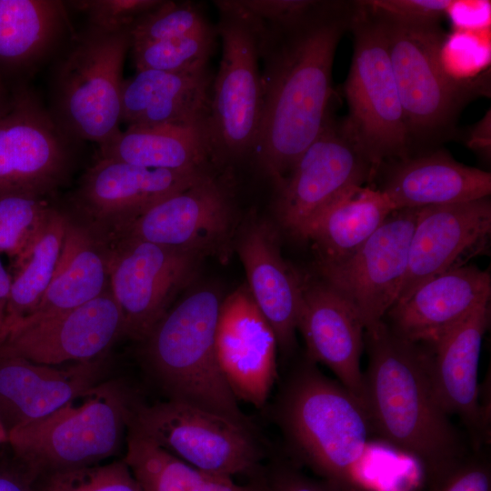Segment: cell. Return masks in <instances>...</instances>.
<instances>
[{
    "instance_id": "6da1fadb",
    "label": "cell",
    "mask_w": 491,
    "mask_h": 491,
    "mask_svg": "<svg viewBox=\"0 0 491 491\" xmlns=\"http://www.w3.org/2000/svg\"><path fill=\"white\" fill-rule=\"evenodd\" d=\"M356 7V1H317L289 24L258 19L263 104L250 158L275 187L316 138L334 106V59Z\"/></svg>"
},
{
    "instance_id": "7a4b0ae2",
    "label": "cell",
    "mask_w": 491,
    "mask_h": 491,
    "mask_svg": "<svg viewBox=\"0 0 491 491\" xmlns=\"http://www.w3.org/2000/svg\"><path fill=\"white\" fill-rule=\"evenodd\" d=\"M364 349L363 406L371 435L416 460L422 482L436 480L472 449L433 394L422 346L383 320L365 329Z\"/></svg>"
},
{
    "instance_id": "3957f363",
    "label": "cell",
    "mask_w": 491,
    "mask_h": 491,
    "mask_svg": "<svg viewBox=\"0 0 491 491\" xmlns=\"http://www.w3.org/2000/svg\"><path fill=\"white\" fill-rule=\"evenodd\" d=\"M276 421L295 464L340 491H368L361 464L371 435L360 401L307 358L287 376Z\"/></svg>"
},
{
    "instance_id": "277c9868",
    "label": "cell",
    "mask_w": 491,
    "mask_h": 491,
    "mask_svg": "<svg viewBox=\"0 0 491 491\" xmlns=\"http://www.w3.org/2000/svg\"><path fill=\"white\" fill-rule=\"evenodd\" d=\"M375 13L386 37L410 155L438 148L458 136L461 112L487 91V81L458 78L446 69V35L440 22L406 23Z\"/></svg>"
},
{
    "instance_id": "5b68a950",
    "label": "cell",
    "mask_w": 491,
    "mask_h": 491,
    "mask_svg": "<svg viewBox=\"0 0 491 491\" xmlns=\"http://www.w3.org/2000/svg\"><path fill=\"white\" fill-rule=\"evenodd\" d=\"M223 298L200 287L170 307L141 341L145 366L167 399L250 424L218 364L215 335Z\"/></svg>"
},
{
    "instance_id": "8992f818",
    "label": "cell",
    "mask_w": 491,
    "mask_h": 491,
    "mask_svg": "<svg viewBox=\"0 0 491 491\" xmlns=\"http://www.w3.org/2000/svg\"><path fill=\"white\" fill-rule=\"evenodd\" d=\"M133 407L124 385L105 379L50 415L10 430L7 445L34 477L101 464L121 450Z\"/></svg>"
},
{
    "instance_id": "52a82bcc",
    "label": "cell",
    "mask_w": 491,
    "mask_h": 491,
    "mask_svg": "<svg viewBox=\"0 0 491 491\" xmlns=\"http://www.w3.org/2000/svg\"><path fill=\"white\" fill-rule=\"evenodd\" d=\"M131 47L128 30L87 25L73 34L52 81V115L73 138L99 147L121 131L122 77Z\"/></svg>"
},
{
    "instance_id": "ba28073f",
    "label": "cell",
    "mask_w": 491,
    "mask_h": 491,
    "mask_svg": "<svg viewBox=\"0 0 491 491\" xmlns=\"http://www.w3.org/2000/svg\"><path fill=\"white\" fill-rule=\"evenodd\" d=\"M222 53L208 132L216 165L250 158L262 113L259 20L239 0L215 1Z\"/></svg>"
},
{
    "instance_id": "9c48e42d",
    "label": "cell",
    "mask_w": 491,
    "mask_h": 491,
    "mask_svg": "<svg viewBox=\"0 0 491 491\" xmlns=\"http://www.w3.org/2000/svg\"><path fill=\"white\" fill-rule=\"evenodd\" d=\"M356 2L349 28L353 55L344 85L348 115L344 119L377 172L389 161L410 156V147L382 22L363 0Z\"/></svg>"
},
{
    "instance_id": "30bf717a",
    "label": "cell",
    "mask_w": 491,
    "mask_h": 491,
    "mask_svg": "<svg viewBox=\"0 0 491 491\" xmlns=\"http://www.w3.org/2000/svg\"><path fill=\"white\" fill-rule=\"evenodd\" d=\"M129 426L200 471L231 478L259 474L264 451L253 425L166 399L134 405Z\"/></svg>"
},
{
    "instance_id": "8fae6325",
    "label": "cell",
    "mask_w": 491,
    "mask_h": 491,
    "mask_svg": "<svg viewBox=\"0 0 491 491\" xmlns=\"http://www.w3.org/2000/svg\"><path fill=\"white\" fill-rule=\"evenodd\" d=\"M235 230L231 187L212 170L153 205L132 221L107 232L221 259L227 257Z\"/></svg>"
},
{
    "instance_id": "7c38bea8",
    "label": "cell",
    "mask_w": 491,
    "mask_h": 491,
    "mask_svg": "<svg viewBox=\"0 0 491 491\" xmlns=\"http://www.w3.org/2000/svg\"><path fill=\"white\" fill-rule=\"evenodd\" d=\"M76 142L32 91L16 87L0 116V197L51 193L67 177Z\"/></svg>"
},
{
    "instance_id": "4fadbf2b",
    "label": "cell",
    "mask_w": 491,
    "mask_h": 491,
    "mask_svg": "<svg viewBox=\"0 0 491 491\" xmlns=\"http://www.w3.org/2000/svg\"><path fill=\"white\" fill-rule=\"evenodd\" d=\"M376 170L334 106L322 130L276 188L275 212L296 239L310 221L336 195L352 185L373 181Z\"/></svg>"
},
{
    "instance_id": "5bb4252c",
    "label": "cell",
    "mask_w": 491,
    "mask_h": 491,
    "mask_svg": "<svg viewBox=\"0 0 491 491\" xmlns=\"http://www.w3.org/2000/svg\"><path fill=\"white\" fill-rule=\"evenodd\" d=\"M109 288L125 336L143 341L195 278L202 256L131 238H108Z\"/></svg>"
},
{
    "instance_id": "9a60e30c",
    "label": "cell",
    "mask_w": 491,
    "mask_h": 491,
    "mask_svg": "<svg viewBox=\"0 0 491 491\" xmlns=\"http://www.w3.org/2000/svg\"><path fill=\"white\" fill-rule=\"evenodd\" d=\"M418 209L394 210L350 257L317 264L322 279L352 305L365 329L383 321L397 300Z\"/></svg>"
},
{
    "instance_id": "2e32d148",
    "label": "cell",
    "mask_w": 491,
    "mask_h": 491,
    "mask_svg": "<svg viewBox=\"0 0 491 491\" xmlns=\"http://www.w3.org/2000/svg\"><path fill=\"white\" fill-rule=\"evenodd\" d=\"M489 323L487 303L436 342L420 345L437 403L450 417L459 419L475 451L487 447L490 443V417L481 402L478 383L481 345Z\"/></svg>"
},
{
    "instance_id": "e0dca14e",
    "label": "cell",
    "mask_w": 491,
    "mask_h": 491,
    "mask_svg": "<svg viewBox=\"0 0 491 491\" xmlns=\"http://www.w3.org/2000/svg\"><path fill=\"white\" fill-rule=\"evenodd\" d=\"M125 336L122 313L108 288L74 309L14 326L0 340V353L60 366L91 361Z\"/></svg>"
},
{
    "instance_id": "ac0fdd59",
    "label": "cell",
    "mask_w": 491,
    "mask_h": 491,
    "mask_svg": "<svg viewBox=\"0 0 491 491\" xmlns=\"http://www.w3.org/2000/svg\"><path fill=\"white\" fill-rule=\"evenodd\" d=\"M215 346L220 369L237 400L263 407L277 378L278 345L246 286L223 298Z\"/></svg>"
},
{
    "instance_id": "d6986e66",
    "label": "cell",
    "mask_w": 491,
    "mask_h": 491,
    "mask_svg": "<svg viewBox=\"0 0 491 491\" xmlns=\"http://www.w3.org/2000/svg\"><path fill=\"white\" fill-rule=\"evenodd\" d=\"M490 233V196L419 208L396 304L426 281L466 265L486 245Z\"/></svg>"
},
{
    "instance_id": "ffe728a7",
    "label": "cell",
    "mask_w": 491,
    "mask_h": 491,
    "mask_svg": "<svg viewBox=\"0 0 491 491\" xmlns=\"http://www.w3.org/2000/svg\"><path fill=\"white\" fill-rule=\"evenodd\" d=\"M211 170L146 168L98 156L81 179L75 203L107 233Z\"/></svg>"
},
{
    "instance_id": "44dd1931",
    "label": "cell",
    "mask_w": 491,
    "mask_h": 491,
    "mask_svg": "<svg viewBox=\"0 0 491 491\" xmlns=\"http://www.w3.org/2000/svg\"><path fill=\"white\" fill-rule=\"evenodd\" d=\"M297 330L306 343V358L328 367L363 405L365 326L352 305L323 279H302Z\"/></svg>"
},
{
    "instance_id": "7402d4cb",
    "label": "cell",
    "mask_w": 491,
    "mask_h": 491,
    "mask_svg": "<svg viewBox=\"0 0 491 491\" xmlns=\"http://www.w3.org/2000/svg\"><path fill=\"white\" fill-rule=\"evenodd\" d=\"M490 296L489 272L464 265L418 286L390 308L384 321L405 340L428 345L489 303Z\"/></svg>"
},
{
    "instance_id": "603a6c76",
    "label": "cell",
    "mask_w": 491,
    "mask_h": 491,
    "mask_svg": "<svg viewBox=\"0 0 491 491\" xmlns=\"http://www.w3.org/2000/svg\"><path fill=\"white\" fill-rule=\"evenodd\" d=\"M105 356L60 366L0 353V417L8 432L55 412L105 380Z\"/></svg>"
},
{
    "instance_id": "cb8c5ba5",
    "label": "cell",
    "mask_w": 491,
    "mask_h": 491,
    "mask_svg": "<svg viewBox=\"0 0 491 491\" xmlns=\"http://www.w3.org/2000/svg\"><path fill=\"white\" fill-rule=\"evenodd\" d=\"M279 245L273 225L255 216L245 222L235 241L246 287L273 328L278 348L290 354L296 346L302 278L284 259Z\"/></svg>"
},
{
    "instance_id": "d4e9b609",
    "label": "cell",
    "mask_w": 491,
    "mask_h": 491,
    "mask_svg": "<svg viewBox=\"0 0 491 491\" xmlns=\"http://www.w3.org/2000/svg\"><path fill=\"white\" fill-rule=\"evenodd\" d=\"M395 209L449 205L490 196L491 174L436 148L382 165L376 175ZM375 177V178H376Z\"/></svg>"
},
{
    "instance_id": "484cf974",
    "label": "cell",
    "mask_w": 491,
    "mask_h": 491,
    "mask_svg": "<svg viewBox=\"0 0 491 491\" xmlns=\"http://www.w3.org/2000/svg\"><path fill=\"white\" fill-rule=\"evenodd\" d=\"M213 80L208 66L137 71L123 82L121 122L127 127L207 124Z\"/></svg>"
},
{
    "instance_id": "4316f807",
    "label": "cell",
    "mask_w": 491,
    "mask_h": 491,
    "mask_svg": "<svg viewBox=\"0 0 491 491\" xmlns=\"http://www.w3.org/2000/svg\"><path fill=\"white\" fill-rule=\"evenodd\" d=\"M70 29L65 2L0 0V80L6 85L32 73Z\"/></svg>"
},
{
    "instance_id": "83f0119b",
    "label": "cell",
    "mask_w": 491,
    "mask_h": 491,
    "mask_svg": "<svg viewBox=\"0 0 491 491\" xmlns=\"http://www.w3.org/2000/svg\"><path fill=\"white\" fill-rule=\"evenodd\" d=\"M394 210L376 186L352 185L310 221L300 240L314 245L317 264H338L358 250Z\"/></svg>"
},
{
    "instance_id": "f1b7e54d",
    "label": "cell",
    "mask_w": 491,
    "mask_h": 491,
    "mask_svg": "<svg viewBox=\"0 0 491 491\" xmlns=\"http://www.w3.org/2000/svg\"><path fill=\"white\" fill-rule=\"evenodd\" d=\"M97 237L68 220L53 277L36 307L17 325L69 311L109 288L107 246Z\"/></svg>"
},
{
    "instance_id": "f546056e",
    "label": "cell",
    "mask_w": 491,
    "mask_h": 491,
    "mask_svg": "<svg viewBox=\"0 0 491 491\" xmlns=\"http://www.w3.org/2000/svg\"><path fill=\"white\" fill-rule=\"evenodd\" d=\"M98 156L180 172L204 170L216 165L205 123L126 127L99 147Z\"/></svg>"
},
{
    "instance_id": "4dcf8cb0",
    "label": "cell",
    "mask_w": 491,
    "mask_h": 491,
    "mask_svg": "<svg viewBox=\"0 0 491 491\" xmlns=\"http://www.w3.org/2000/svg\"><path fill=\"white\" fill-rule=\"evenodd\" d=\"M69 218L50 207L26 249L14 259L15 274L0 340L38 305L55 270Z\"/></svg>"
},
{
    "instance_id": "1f68e13d",
    "label": "cell",
    "mask_w": 491,
    "mask_h": 491,
    "mask_svg": "<svg viewBox=\"0 0 491 491\" xmlns=\"http://www.w3.org/2000/svg\"><path fill=\"white\" fill-rule=\"evenodd\" d=\"M217 39L215 28L204 34L132 45L130 49L137 71L187 72L208 66Z\"/></svg>"
},
{
    "instance_id": "d6a6232c",
    "label": "cell",
    "mask_w": 491,
    "mask_h": 491,
    "mask_svg": "<svg viewBox=\"0 0 491 491\" xmlns=\"http://www.w3.org/2000/svg\"><path fill=\"white\" fill-rule=\"evenodd\" d=\"M200 5L165 1L140 16L129 29L131 46L215 30Z\"/></svg>"
},
{
    "instance_id": "836d02e7",
    "label": "cell",
    "mask_w": 491,
    "mask_h": 491,
    "mask_svg": "<svg viewBox=\"0 0 491 491\" xmlns=\"http://www.w3.org/2000/svg\"><path fill=\"white\" fill-rule=\"evenodd\" d=\"M34 491H143L122 460L37 476Z\"/></svg>"
},
{
    "instance_id": "e575fe53",
    "label": "cell",
    "mask_w": 491,
    "mask_h": 491,
    "mask_svg": "<svg viewBox=\"0 0 491 491\" xmlns=\"http://www.w3.org/2000/svg\"><path fill=\"white\" fill-rule=\"evenodd\" d=\"M49 208L41 198L0 197V253L17 258L36 235Z\"/></svg>"
},
{
    "instance_id": "d590c367",
    "label": "cell",
    "mask_w": 491,
    "mask_h": 491,
    "mask_svg": "<svg viewBox=\"0 0 491 491\" xmlns=\"http://www.w3.org/2000/svg\"><path fill=\"white\" fill-rule=\"evenodd\" d=\"M162 0H85L65 4L84 13L88 24L109 31L128 30Z\"/></svg>"
},
{
    "instance_id": "8d00e7d4",
    "label": "cell",
    "mask_w": 491,
    "mask_h": 491,
    "mask_svg": "<svg viewBox=\"0 0 491 491\" xmlns=\"http://www.w3.org/2000/svg\"><path fill=\"white\" fill-rule=\"evenodd\" d=\"M487 447L470 453L448 472L416 491H491V459Z\"/></svg>"
},
{
    "instance_id": "74e56055",
    "label": "cell",
    "mask_w": 491,
    "mask_h": 491,
    "mask_svg": "<svg viewBox=\"0 0 491 491\" xmlns=\"http://www.w3.org/2000/svg\"><path fill=\"white\" fill-rule=\"evenodd\" d=\"M375 12L406 23L440 22L457 4L454 0H363Z\"/></svg>"
},
{
    "instance_id": "f35d334b",
    "label": "cell",
    "mask_w": 491,
    "mask_h": 491,
    "mask_svg": "<svg viewBox=\"0 0 491 491\" xmlns=\"http://www.w3.org/2000/svg\"><path fill=\"white\" fill-rule=\"evenodd\" d=\"M257 491H340L320 478L305 474L294 462H278L259 477Z\"/></svg>"
},
{
    "instance_id": "ab89813d",
    "label": "cell",
    "mask_w": 491,
    "mask_h": 491,
    "mask_svg": "<svg viewBox=\"0 0 491 491\" xmlns=\"http://www.w3.org/2000/svg\"><path fill=\"white\" fill-rule=\"evenodd\" d=\"M263 23L282 25L306 15L316 5V0H239Z\"/></svg>"
},
{
    "instance_id": "60d3db41",
    "label": "cell",
    "mask_w": 491,
    "mask_h": 491,
    "mask_svg": "<svg viewBox=\"0 0 491 491\" xmlns=\"http://www.w3.org/2000/svg\"><path fill=\"white\" fill-rule=\"evenodd\" d=\"M172 491H257L255 486L236 484L233 478L208 474L183 465L175 478Z\"/></svg>"
},
{
    "instance_id": "b9f144b4",
    "label": "cell",
    "mask_w": 491,
    "mask_h": 491,
    "mask_svg": "<svg viewBox=\"0 0 491 491\" xmlns=\"http://www.w3.org/2000/svg\"><path fill=\"white\" fill-rule=\"evenodd\" d=\"M35 477L15 460L0 464V491H34Z\"/></svg>"
},
{
    "instance_id": "7bdbcfd3",
    "label": "cell",
    "mask_w": 491,
    "mask_h": 491,
    "mask_svg": "<svg viewBox=\"0 0 491 491\" xmlns=\"http://www.w3.org/2000/svg\"><path fill=\"white\" fill-rule=\"evenodd\" d=\"M491 118L490 110L468 132L465 138L466 145L480 155L490 157L491 152Z\"/></svg>"
},
{
    "instance_id": "ee69618b",
    "label": "cell",
    "mask_w": 491,
    "mask_h": 491,
    "mask_svg": "<svg viewBox=\"0 0 491 491\" xmlns=\"http://www.w3.org/2000/svg\"><path fill=\"white\" fill-rule=\"evenodd\" d=\"M12 277L0 260V332L2 330L11 294Z\"/></svg>"
},
{
    "instance_id": "f6af8a7d",
    "label": "cell",
    "mask_w": 491,
    "mask_h": 491,
    "mask_svg": "<svg viewBox=\"0 0 491 491\" xmlns=\"http://www.w3.org/2000/svg\"><path fill=\"white\" fill-rule=\"evenodd\" d=\"M9 432L0 417V446L8 443Z\"/></svg>"
}]
</instances>
